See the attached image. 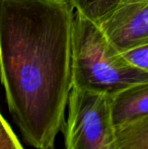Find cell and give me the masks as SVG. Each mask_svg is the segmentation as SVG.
I'll return each mask as SVG.
<instances>
[{
    "label": "cell",
    "mask_w": 148,
    "mask_h": 149,
    "mask_svg": "<svg viewBox=\"0 0 148 149\" xmlns=\"http://www.w3.org/2000/svg\"><path fill=\"white\" fill-rule=\"evenodd\" d=\"M69 0H0V81L24 139L54 149L72 88Z\"/></svg>",
    "instance_id": "cell-1"
},
{
    "label": "cell",
    "mask_w": 148,
    "mask_h": 149,
    "mask_svg": "<svg viewBox=\"0 0 148 149\" xmlns=\"http://www.w3.org/2000/svg\"><path fill=\"white\" fill-rule=\"evenodd\" d=\"M148 81V72L131 64L109 42L99 26L74 11L72 87L114 95Z\"/></svg>",
    "instance_id": "cell-2"
},
{
    "label": "cell",
    "mask_w": 148,
    "mask_h": 149,
    "mask_svg": "<svg viewBox=\"0 0 148 149\" xmlns=\"http://www.w3.org/2000/svg\"><path fill=\"white\" fill-rule=\"evenodd\" d=\"M112 96L72 87L62 130L65 149H115Z\"/></svg>",
    "instance_id": "cell-3"
},
{
    "label": "cell",
    "mask_w": 148,
    "mask_h": 149,
    "mask_svg": "<svg viewBox=\"0 0 148 149\" xmlns=\"http://www.w3.org/2000/svg\"><path fill=\"white\" fill-rule=\"evenodd\" d=\"M97 24L121 53L148 45V0H123Z\"/></svg>",
    "instance_id": "cell-4"
},
{
    "label": "cell",
    "mask_w": 148,
    "mask_h": 149,
    "mask_svg": "<svg viewBox=\"0 0 148 149\" xmlns=\"http://www.w3.org/2000/svg\"><path fill=\"white\" fill-rule=\"evenodd\" d=\"M111 107L116 128L148 116V81L112 95Z\"/></svg>",
    "instance_id": "cell-5"
},
{
    "label": "cell",
    "mask_w": 148,
    "mask_h": 149,
    "mask_svg": "<svg viewBox=\"0 0 148 149\" xmlns=\"http://www.w3.org/2000/svg\"><path fill=\"white\" fill-rule=\"evenodd\" d=\"M115 149H148V116L116 128Z\"/></svg>",
    "instance_id": "cell-6"
},
{
    "label": "cell",
    "mask_w": 148,
    "mask_h": 149,
    "mask_svg": "<svg viewBox=\"0 0 148 149\" xmlns=\"http://www.w3.org/2000/svg\"><path fill=\"white\" fill-rule=\"evenodd\" d=\"M76 11L99 24L120 4L122 0H69Z\"/></svg>",
    "instance_id": "cell-7"
},
{
    "label": "cell",
    "mask_w": 148,
    "mask_h": 149,
    "mask_svg": "<svg viewBox=\"0 0 148 149\" xmlns=\"http://www.w3.org/2000/svg\"><path fill=\"white\" fill-rule=\"evenodd\" d=\"M0 149H24L1 113H0Z\"/></svg>",
    "instance_id": "cell-8"
},
{
    "label": "cell",
    "mask_w": 148,
    "mask_h": 149,
    "mask_svg": "<svg viewBox=\"0 0 148 149\" xmlns=\"http://www.w3.org/2000/svg\"><path fill=\"white\" fill-rule=\"evenodd\" d=\"M123 55L131 64L148 72V45L124 52Z\"/></svg>",
    "instance_id": "cell-9"
}]
</instances>
